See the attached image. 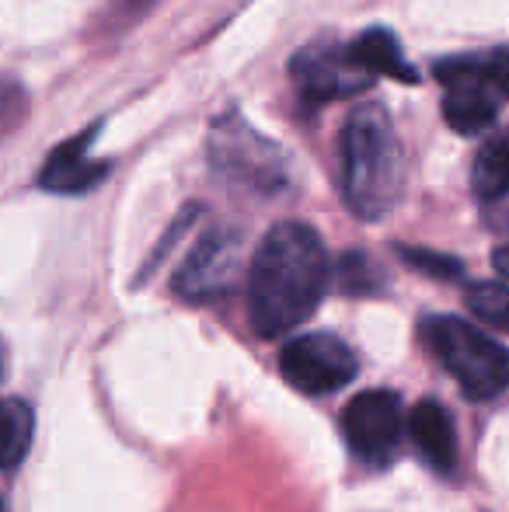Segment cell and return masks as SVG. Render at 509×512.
<instances>
[{"instance_id": "9", "label": "cell", "mask_w": 509, "mask_h": 512, "mask_svg": "<svg viewBox=\"0 0 509 512\" xmlns=\"http://www.w3.org/2000/svg\"><path fill=\"white\" fill-rule=\"evenodd\" d=\"M293 81H297L300 95L314 105L335 102V98L360 95L363 88H370L374 77L363 74L353 60H349L346 46L332 49H304L293 60Z\"/></svg>"}, {"instance_id": "18", "label": "cell", "mask_w": 509, "mask_h": 512, "mask_svg": "<svg viewBox=\"0 0 509 512\" xmlns=\"http://www.w3.org/2000/svg\"><path fill=\"white\" fill-rule=\"evenodd\" d=\"M21 108V88L14 81H4L0 77V119L4 115H14Z\"/></svg>"}, {"instance_id": "6", "label": "cell", "mask_w": 509, "mask_h": 512, "mask_svg": "<svg viewBox=\"0 0 509 512\" xmlns=\"http://www.w3.org/2000/svg\"><path fill=\"white\" fill-rule=\"evenodd\" d=\"M342 432L356 457L367 467H387L405 443L401 398L391 391H363L342 411Z\"/></svg>"}, {"instance_id": "20", "label": "cell", "mask_w": 509, "mask_h": 512, "mask_svg": "<svg viewBox=\"0 0 509 512\" xmlns=\"http://www.w3.org/2000/svg\"><path fill=\"white\" fill-rule=\"evenodd\" d=\"M0 512H7V506H4V502H0Z\"/></svg>"}, {"instance_id": "2", "label": "cell", "mask_w": 509, "mask_h": 512, "mask_svg": "<svg viewBox=\"0 0 509 512\" xmlns=\"http://www.w3.org/2000/svg\"><path fill=\"white\" fill-rule=\"evenodd\" d=\"M342 196L360 220H384L405 196V147L384 105H360L342 126Z\"/></svg>"}, {"instance_id": "4", "label": "cell", "mask_w": 509, "mask_h": 512, "mask_svg": "<svg viewBox=\"0 0 509 512\" xmlns=\"http://www.w3.org/2000/svg\"><path fill=\"white\" fill-rule=\"evenodd\" d=\"M433 74L443 88V119L464 136L489 129L509 102V49L450 56Z\"/></svg>"}, {"instance_id": "14", "label": "cell", "mask_w": 509, "mask_h": 512, "mask_svg": "<svg viewBox=\"0 0 509 512\" xmlns=\"http://www.w3.org/2000/svg\"><path fill=\"white\" fill-rule=\"evenodd\" d=\"M471 192L482 203H499L509 196V136L489 140L471 161Z\"/></svg>"}, {"instance_id": "8", "label": "cell", "mask_w": 509, "mask_h": 512, "mask_svg": "<svg viewBox=\"0 0 509 512\" xmlns=\"http://www.w3.org/2000/svg\"><path fill=\"white\" fill-rule=\"evenodd\" d=\"M241 241L231 234H210L192 248L175 276V290L185 300H217L238 286Z\"/></svg>"}, {"instance_id": "13", "label": "cell", "mask_w": 509, "mask_h": 512, "mask_svg": "<svg viewBox=\"0 0 509 512\" xmlns=\"http://www.w3.org/2000/svg\"><path fill=\"white\" fill-rule=\"evenodd\" d=\"M35 411L21 398L0 401V471H14L32 450Z\"/></svg>"}, {"instance_id": "12", "label": "cell", "mask_w": 509, "mask_h": 512, "mask_svg": "<svg viewBox=\"0 0 509 512\" xmlns=\"http://www.w3.org/2000/svg\"><path fill=\"white\" fill-rule=\"evenodd\" d=\"M346 53L370 77H394V81H405V84L419 81L412 63L405 60V49H401L398 35L387 32V28H370L360 39L346 42Z\"/></svg>"}, {"instance_id": "17", "label": "cell", "mask_w": 509, "mask_h": 512, "mask_svg": "<svg viewBox=\"0 0 509 512\" xmlns=\"http://www.w3.org/2000/svg\"><path fill=\"white\" fill-rule=\"evenodd\" d=\"M370 276H374V265L370 258H363L360 251L342 258V269H339V279L349 293H367L370 290Z\"/></svg>"}, {"instance_id": "7", "label": "cell", "mask_w": 509, "mask_h": 512, "mask_svg": "<svg viewBox=\"0 0 509 512\" xmlns=\"http://www.w3.org/2000/svg\"><path fill=\"white\" fill-rule=\"evenodd\" d=\"M279 370L297 391L332 394L356 377L360 363H356V352L342 338L328 335V331H311V335H297L283 345Z\"/></svg>"}, {"instance_id": "19", "label": "cell", "mask_w": 509, "mask_h": 512, "mask_svg": "<svg viewBox=\"0 0 509 512\" xmlns=\"http://www.w3.org/2000/svg\"><path fill=\"white\" fill-rule=\"evenodd\" d=\"M492 265H496L499 276L509 279V244H499V248L492 251Z\"/></svg>"}, {"instance_id": "10", "label": "cell", "mask_w": 509, "mask_h": 512, "mask_svg": "<svg viewBox=\"0 0 509 512\" xmlns=\"http://www.w3.org/2000/svg\"><path fill=\"white\" fill-rule=\"evenodd\" d=\"M98 126L88 133L74 136V140L60 143L53 154L46 157L39 171V185L46 192H60V196H81L91 192L109 178V161H95L91 157V140H95Z\"/></svg>"}, {"instance_id": "3", "label": "cell", "mask_w": 509, "mask_h": 512, "mask_svg": "<svg viewBox=\"0 0 509 512\" xmlns=\"http://www.w3.org/2000/svg\"><path fill=\"white\" fill-rule=\"evenodd\" d=\"M419 335L471 401H496L509 391V349L478 324L433 314L422 321Z\"/></svg>"}, {"instance_id": "11", "label": "cell", "mask_w": 509, "mask_h": 512, "mask_svg": "<svg viewBox=\"0 0 509 512\" xmlns=\"http://www.w3.org/2000/svg\"><path fill=\"white\" fill-rule=\"evenodd\" d=\"M405 432L419 457L433 467L436 474H450L457 467V429L454 418L440 401H419L405 418Z\"/></svg>"}, {"instance_id": "16", "label": "cell", "mask_w": 509, "mask_h": 512, "mask_svg": "<svg viewBox=\"0 0 509 512\" xmlns=\"http://www.w3.org/2000/svg\"><path fill=\"white\" fill-rule=\"evenodd\" d=\"M401 258H405L412 269L429 272V276H461V262H454L450 255H436V251H419V248H401Z\"/></svg>"}, {"instance_id": "15", "label": "cell", "mask_w": 509, "mask_h": 512, "mask_svg": "<svg viewBox=\"0 0 509 512\" xmlns=\"http://www.w3.org/2000/svg\"><path fill=\"white\" fill-rule=\"evenodd\" d=\"M464 304L482 324L509 331V286L506 283H475L464 293Z\"/></svg>"}, {"instance_id": "1", "label": "cell", "mask_w": 509, "mask_h": 512, "mask_svg": "<svg viewBox=\"0 0 509 512\" xmlns=\"http://www.w3.org/2000/svg\"><path fill=\"white\" fill-rule=\"evenodd\" d=\"M328 290V251L314 227L283 220L262 237L248 265V317L255 335L279 338L318 310Z\"/></svg>"}, {"instance_id": "5", "label": "cell", "mask_w": 509, "mask_h": 512, "mask_svg": "<svg viewBox=\"0 0 509 512\" xmlns=\"http://www.w3.org/2000/svg\"><path fill=\"white\" fill-rule=\"evenodd\" d=\"M210 161L231 182L255 192H276L286 185V154L241 119V112H224L210 129Z\"/></svg>"}]
</instances>
